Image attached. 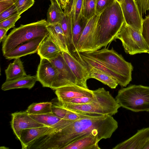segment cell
Returning <instances> with one entry per match:
<instances>
[{
	"instance_id": "cell-22",
	"label": "cell",
	"mask_w": 149,
	"mask_h": 149,
	"mask_svg": "<svg viewBox=\"0 0 149 149\" xmlns=\"http://www.w3.org/2000/svg\"><path fill=\"white\" fill-rule=\"evenodd\" d=\"M100 141L97 136L90 134L74 141L63 149H100L98 144Z\"/></svg>"
},
{
	"instance_id": "cell-43",
	"label": "cell",
	"mask_w": 149,
	"mask_h": 149,
	"mask_svg": "<svg viewBox=\"0 0 149 149\" xmlns=\"http://www.w3.org/2000/svg\"><path fill=\"white\" fill-rule=\"evenodd\" d=\"M60 3L62 9L64 10L68 4L67 0H60Z\"/></svg>"
},
{
	"instance_id": "cell-30",
	"label": "cell",
	"mask_w": 149,
	"mask_h": 149,
	"mask_svg": "<svg viewBox=\"0 0 149 149\" xmlns=\"http://www.w3.org/2000/svg\"><path fill=\"white\" fill-rule=\"evenodd\" d=\"M71 1L70 7L64 12L70 13L72 24L83 17L82 14L83 0H71L69 1Z\"/></svg>"
},
{
	"instance_id": "cell-38",
	"label": "cell",
	"mask_w": 149,
	"mask_h": 149,
	"mask_svg": "<svg viewBox=\"0 0 149 149\" xmlns=\"http://www.w3.org/2000/svg\"><path fill=\"white\" fill-rule=\"evenodd\" d=\"M67 110L57 104H53L52 107V113L56 116L64 119Z\"/></svg>"
},
{
	"instance_id": "cell-12",
	"label": "cell",
	"mask_w": 149,
	"mask_h": 149,
	"mask_svg": "<svg viewBox=\"0 0 149 149\" xmlns=\"http://www.w3.org/2000/svg\"><path fill=\"white\" fill-rule=\"evenodd\" d=\"M11 116V127L18 140L23 130L45 126L32 118L26 111L12 113Z\"/></svg>"
},
{
	"instance_id": "cell-8",
	"label": "cell",
	"mask_w": 149,
	"mask_h": 149,
	"mask_svg": "<svg viewBox=\"0 0 149 149\" xmlns=\"http://www.w3.org/2000/svg\"><path fill=\"white\" fill-rule=\"evenodd\" d=\"M36 75L38 81L43 87L50 88L56 90L67 86L58 69L47 59L40 58Z\"/></svg>"
},
{
	"instance_id": "cell-32",
	"label": "cell",
	"mask_w": 149,
	"mask_h": 149,
	"mask_svg": "<svg viewBox=\"0 0 149 149\" xmlns=\"http://www.w3.org/2000/svg\"><path fill=\"white\" fill-rule=\"evenodd\" d=\"M101 116L102 115L88 113H79L67 110V113L64 119L75 120L82 118Z\"/></svg>"
},
{
	"instance_id": "cell-45",
	"label": "cell",
	"mask_w": 149,
	"mask_h": 149,
	"mask_svg": "<svg viewBox=\"0 0 149 149\" xmlns=\"http://www.w3.org/2000/svg\"><path fill=\"white\" fill-rule=\"evenodd\" d=\"M123 0H116L120 4L121 3Z\"/></svg>"
},
{
	"instance_id": "cell-28",
	"label": "cell",
	"mask_w": 149,
	"mask_h": 149,
	"mask_svg": "<svg viewBox=\"0 0 149 149\" xmlns=\"http://www.w3.org/2000/svg\"><path fill=\"white\" fill-rule=\"evenodd\" d=\"M52 103L51 102L33 103L26 111L29 115H42L52 113Z\"/></svg>"
},
{
	"instance_id": "cell-47",
	"label": "cell",
	"mask_w": 149,
	"mask_h": 149,
	"mask_svg": "<svg viewBox=\"0 0 149 149\" xmlns=\"http://www.w3.org/2000/svg\"><path fill=\"white\" fill-rule=\"evenodd\" d=\"M57 1L58 3H59L60 4V0H56Z\"/></svg>"
},
{
	"instance_id": "cell-11",
	"label": "cell",
	"mask_w": 149,
	"mask_h": 149,
	"mask_svg": "<svg viewBox=\"0 0 149 149\" xmlns=\"http://www.w3.org/2000/svg\"><path fill=\"white\" fill-rule=\"evenodd\" d=\"M63 57L75 77L77 85L88 88L87 81L88 78V72L84 64L81 62L77 55L70 52L62 51Z\"/></svg>"
},
{
	"instance_id": "cell-13",
	"label": "cell",
	"mask_w": 149,
	"mask_h": 149,
	"mask_svg": "<svg viewBox=\"0 0 149 149\" xmlns=\"http://www.w3.org/2000/svg\"><path fill=\"white\" fill-rule=\"evenodd\" d=\"M47 36L32 39L19 45L3 56L6 59L11 60L35 53L37 52L40 44Z\"/></svg>"
},
{
	"instance_id": "cell-33",
	"label": "cell",
	"mask_w": 149,
	"mask_h": 149,
	"mask_svg": "<svg viewBox=\"0 0 149 149\" xmlns=\"http://www.w3.org/2000/svg\"><path fill=\"white\" fill-rule=\"evenodd\" d=\"M34 0H16L15 4L18 13L21 15L34 4Z\"/></svg>"
},
{
	"instance_id": "cell-10",
	"label": "cell",
	"mask_w": 149,
	"mask_h": 149,
	"mask_svg": "<svg viewBox=\"0 0 149 149\" xmlns=\"http://www.w3.org/2000/svg\"><path fill=\"white\" fill-rule=\"evenodd\" d=\"M120 4L125 23L142 33L143 19L136 0H123Z\"/></svg>"
},
{
	"instance_id": "cell-23",
	"label": "cell",
	"mask_w": 149,
	"mask_h": 149,
	"mask_svg": "<svg viewBox=\"0 0 149 149\" xmlns=\"http://www.w3.org/2000/svg\"><path fill=\"white\" fill-rule=\"evenodd\" d=\"M47 29L48 34L62 51L70 52L67 45L65 36L60 23L48 24Z\"/></svg>"
},
{
	"instance_id": "cell-40",
	"label": "cell",
	"mask_w": 149,
	"mask_h": 149,
	"mask_svg": "<svg viewBox=\"0 0 149 149\" xmlns=\"http://www.w3.org/2000/svg\"><path fill=\"white\" fill-rule=\"evenodd\" d=\"M141 15L146 14L149 11V0H136Z\"/></svg>"
},
{
	"instance_id": "cell-14",
	"label": "cell",
	"mask_w": 149,
	"mask_h": 149,
	"mask_svg": "<svg viewBox=\"0 0 149 149\" xmlns=\"http://www.w3.org/2000/svg\"><path fill=\"white\" fill-rule=\"evenodd\" d=\"M149 139V127L138 130L134 135L117 145L113 149H142Z\"/></svg>"
},
{
	"instance_id": "cell-39",
	"label": "cell",
	"mask_w": 149,
	"mask_h": 149,
	"mask_svg": "<svg viewBox=\"0 0 149 149\" xmlns=\"http://www.w3.org/2000/svg\"><path fill=\"white\" fill-rule=\"evenodd\" d=\"M18 13L15 4L0 13V21L5 19L16 14Z\"/></svg>"
},
{
	"instance_id": "cell-19",
	"label": "cell",
	"mask_w": 149,
	"mask_h": 149,
	"mask_svg": "<svg viewBox=\"0 0 149 149\" xmlns=\"http://www.w3.org/2000/svg\"><path fill=\"white\" fill-rule=\"evenodd\" d=\"M50 61L59 72L67 86L77 85L76 78L64 59L62 52L56 58Z\"/></svg>"
},
{
	"instance_id": "cell-26",
	"label": "cell",
	"mask_w": 149,
	"mask_h": 149,
	"mask_svg": "<svg viewBox=\"0 0 149 149\" xmlns=\"http://www.w3.org/2000/svg\"><path fill=\"white\" fill-rule=\"evenodd\" d=\"M60 23L69 50L71 52L72 48V18L70 12H65L61 20Z\"/></svg>"
},
{
	"instance_id": "cell-2",
	"label": "cell",
	"mask_w": 149,
	"mask_h": 149,
	"mask_svg": "<svg viewBox=\"0 0 149 149\" xmlns=\"http://www.w3.org/2000/svg\"><path fill=\"white\" fill-rule=\"evenodd\" d=\"M124 23L120 5L116 1L99 16L95 51L106 47L115 40V36Z\"/></svg>"
},
{
	"instance_id": "cell-42",
	"label": "cell",
	"mask_w": 149,
	"mask_h": 149,
	"mask_svg": "<svg viewBox=\"0 0 149 149\" xmlns=\"http://www.w3.org/2000/svg\"><path fill=\"white\" fill-rule=\"evenodd\" d=\"M8 30V29L0 28V42H3L7 37V33Z\"/></svg>"
},
{
	"instance_id": "cell-27",
	"label": "cell",
	"mask_w": 149,
	"mask_h": 149,
	"mask_svg": "<svg viewBox=\"0 0 149 149\" xmlns=\"http://www.w3.org/2000/svg\"><path fill=\"white\" fill-rule=\"evenodd\" d=\"M51 4L47 13L48 24H52L60 23L65 14L60 4L56 0H50Z\"/></svg>"
},
{
	"instance_id": "cell-41",
	"label": "cell",
	"mask_w": 149,
	"mask_h": 149,
	"mask_svg": "<svg viewBox=\"0 0 149 149\" xmlns=\"http://www.w3.org/2000/svg\"><path fill=\"white\" fill-rule=\"evenodd\" d=\"M16 0H10L0 2V13L14 5Z\"/></svg>"
},
{
	"instance_id": "cell-24",
	"label": "cell",
	"mask_w": 149,
	"mask_h": 149,
	"mask_svg": "<svg viewBox=\"0 0 149 149\" xmlns=\"http://www.w3.org/2000/svg\"><path fill=\"white\" fill-rule=\"evenodd\" d=\"M83 63L86 66L88 71L89 79H95L112 89L116 88L119 84L118 81L110 75L98 69Z\"/></svg>"
},
{
	"instance_id": "cell-44",
	"label": "cell",
	"mask_w": 149,
	"mask_h": 149,
	"mask_svg": "<svg viewBox=\"0 0 149 149\" xmlns=\"http://www.w3.org/2000/svg\"><path fill=\"white\" fill-rule=\"evenodd\" d=\"M142 149H149V139L146 142Z\"/></svg>"
},
{
	"instance_id": "cell-36",
	"label": "cell",
	"mask_w": 149,
	"mask_h": 149,
	"mask_svg": "<svg viewBox=\"0 0 149 149\" xmlns=\"http://www.w3.org/2000/svg\"><path fill=\"white\" fill-rule=\"evenodd\" d=\"M116 0H97L95 15H99L107 8L113 4Z\"/></svg>"
},
{
	"instance_id": "cell-9",
	"label": "cell",
	"mask_w": 149,
	"mask_h": 149,
	"mask_svg": "<svg viewBox=\"0 0 149 149\" xmlns=\"http://www.w3.org/2000/svg\"><path fill=\"white\" fill-rule=\"evenodd\" d=\"M98 17L95 15L88 20L78 41L75 53L95 51Z\"/></svg>"
},
{
	"instance_id": "cell-31",
	"label": "cell",
	"mask_w": 149,
	"mask_h": 149,
	"mask_svg": "<svg viewBox=\"0 0 149 149\" xmlns=\"http://www.w3.org/2000/svg\"><path fill=\"white\" fill-rule=\"evenodd\" d=\"M97 0H83L82 14L88 20L95 15Z\"/></svg>"
},
{
	"instance_id": "cell-35",
	"label": "cell",
	"mask_w": 149,
	"mask_h": 149,
	"mask_svg": "<svg viewBox=\"0 0 149 149\" xmlns=\"http://www.w3.org/2000/svg\"><path fill=\"white\" fill-rule=\"evenodd\" d=\"M94 96L92 97H81L64 100L59 102L69 104H80L88 103L93 100Z\"/></svg>"
},
{
	"instance_id": "cell-3",
	"label": "cell",
	"mask_w": 149,
	"mask_h": 149,
	"mask_svg": "<svg viewBox=\"0 0 149 149\" xmlns=\"http://www.w3.org/2000/svg\"><path fill=\"white\" fill-rule=\"evenodd\" d=\"M94 99L88 103L72 104L58 101L56 104L69 110L79 113H88L113 116L120 107L116 99L103 88L93 91Z\"/></svg>"
},
{
	"instance_id": "cell-18",
	"label": "cell",
	"mask_w": 149,
	"mask_h": 149,
	"mask_svg": "<svg viewBox=\"0 0 149 149\" xmlns=\"http://www.w3.org/2000/svg\"><path fill=\"white\" fill-rule=\"evenodd\" d=\"M62 52L48 34L40 44L37 52L40 58L51 61L56 58Z\"/></svg>"
},
{
	"instance_id": "cell-34",
	"label": "cell",
	"mask_w": 149,
	"mask_h": 149,
	"mask_svg": "<svg viewBox=\"0 0 149 149\" xmlns=\"http://www.w3.org/2000/svg\"><path fill=\"white\" fill-rule=\"evenodd\" d=\"M20 15L17 13L0 21V28L9 29L15 26L16 22L20 18Z\"/></svg>"
},
{
	"instance_id": "cell-21",
	"label": "cell",
	"mask_w": 149,
	"mask_h": 149,
	"mask_svg": "<svg viewBox=\"0 0 149 149\" xmlns=\"http://www.w3.org/2000/svg\"><path fill=\"white\" fill-rule=\"evenodd\" d=\"M38 81L36 75H26L17 79L6 81L1 87L2 90L6 91L18 88H27L30 89Z\"/></svg>"
},
{
	"instance_id": "cell-6",
	"label": "cell",
	"mask_w": 149,
	"mask_h": 149,
	"mask_svg": "<svg viewBox=\"0 0 149 149\" xmlns=\"http://www.w3.org/2000/svg\"><path fill=\"white\" fill-rule=\"evenodd\" d=\"M84 53L99 61L123 77L128 84L131 81L133 69L132 64L113 48L109 49L105 47L100 50Z\"/></svg>"
},
{
	"instance_id": "cell-16",
	"label": "cell",
	"mask_w": 149,
	"mask_h": 149,
	"mask_svg": "<svg viewBox=\"0 0 149 149\" xmlns=\"http://www.w3.org/2000/svg\"><path fill=\"white\" fill-rule=\"evenodd\" d=\"M81 61L84 63L110 75L114 78L118 84L123 87H126L128 84L121 76L109 68L97 59L91 57L84 52L79 53Z\"/></svg>"
},
{
	"instance_id": "cell-48",
	"label": "cell",
	"mask_w": 149,
	"mask_h": 149,
	"mask_svg": "<svg viewBox=\"0 0 149 149\" xmlns=\"http://www.w3.org/2000/svg\"><path fill=\"white\" fill-rule=\"evenodd\" d=\"M69 1H70V0H67V2H68V3H69Z\"/></svg>"
},
{
	"instance_id": "cell-17",
	"label": "cell",
	"mask_w": 149,
	"mask_h": 149,
	"mask_svg": "<svg viewBox=\"0 0 149 149\" xmlns=\"http://www.w3.org/2000/svg\"><path fill=\"white\" fill-rule=\"evenodd\" d=\"M51 128H52L45 126L23 130L19 139L22 149H27L30 145L46 134Z\"/></svg>"
},
{
	"instance_id": "cell-5",
	"label": "cell",
	"mask_w": 149,
	"mask_h": 149,
	"mask_svg": "<svg viewBox=\"0 0 149 149\" xmlns=\"http://www.w3.org/2000/svg\"><path fill=\"white\" fill-rule=\"evenodd\" d=\"M115 99L120 107L132 111L149 112V86L132 85L122 88Z\"/></svg>"
},
{
	"instance_id": "cell-7",
	"label": "cell",
	"mask_w": 149,
	"mask_h": 149,
	"mask_svg": "<svg viewBox=\"0 0 149 149\" xmlns=\"http://www.w3.org/2000/svg\"><path fill=\"white\" fill-rule=\"evenodd\" d=\"M121 42L124 51L127 54L134 55L148 53L149 47L141 33L124 23L115 37Z\"/></svg>"
},
{
	"instance_id": "cell-15",
	"label": "cell",
	"mask_w": 149,
	"mask_h": 149,
	"mask_svg": "<svg viewBox=\"0 0 149 149\" xmlns=\"http://www.w3.org/2000/svg\"><path fill=\"white\" fill-rule=\"evenodd\" d=\"M55 91L58 100L59 101L76 97H93V90L76 85L64 86Z\"/></svg>"
},
{
	"instance_id": "cell-4",
	"label": "cell",
	"mask_w": 149,
	"mask_h": 149,
	"mask_svg": "<svg viewBox=\"0 0 149 149\" xmlns=\"http://www.w3.org/2000/svg\"><path fill=\"white\" fill-rule=\"evenodd\" d=\"M48 24L45 19H42L29 24H21L19 27L13 29L3 42V55L32 39L47 36Z\"/></svg>"
},
{
	"instance_id": "cell-20",
	"label": "cell",
	"mask_w": 149,
	"mask_h": 149,
	"mask_svg": "<svg viewBox=\"0 0 149 149\" xmlns=\"http://www.w3.org/2000/svg\"><path fill=\"white\" fill-rule=\"evenodd\" d=\"M29 115L39 123L56 130L62 129L74 121L60 118L52 113L42 115Z\"/></svg>"
},
{
	"instance_id": "cell-37",
	"label": "cell",
	"mask_w": 149,
	"mask_h": 149,
	"mask_svg": "<svg viewBox=\"0 0 149 149\" xmlns=\"http://www.w3.org/2000/svg\"><path fill=\"white\" fill-rule=\"evenodd\" d=\"M142 34L149 47V15L143 19Z\"/></svg>"
},
{
	"instance_id": "cell-29",
	"label": "cell",
	"mask_w": 149,
	"mask_h": 149,
	"mask_svg": "<svg viewBox=\"0 0 149 149\" xmlns=\"http://www.w3.org/2000/svg\"><path fill=\"white\" fill-rule=\"evenodd\" d=\"M88 20L83 17L72 24V48L71 53H75L78 41Z\"/></svg>"
},
{
	"instance_id": "cell-1",
	"label": "cell",
	"mask_w": 149,
	"mask_h": 149,
	"mask_svg": "<svg viewBox=\"0 0 149 149\" xmlns=\"http://www.w3.org/2000/svg\"><path fill=\"white\" fill-rule=\"evenodd\" d=\"M118 127L112 116H101L73 121L63 128L53 129L38 140L40 149H63L66 146L90 134L100 140L111 138Z\"/></svg>"
},
{
	"instance_id": "cell-25",
	"label": "cell",
	"mask_w": 149,
	"mask_h": 149,
	"mask_svg": "<svg viewBox=\"0 0 149 149\" xmlns=\"http://www.w3.org/2000/svg\"><path fill=\"white\" fill-rule=\"evenodd\" d=\"M12 63L9 64L5 70L6 81H10L27 75L25 71L23 62L20 58L14 59Z\"/></svg>"
},
{
	"instance_id": "cell-46",
	"label": "cell",
	"mask_w": 149,
	"mask_h": 149,
	"mask_svg": "<svg viewBox=\"0 0 149 149\" xmlns=\"http://www.w3.org/2000/svg\"><path fill=\"white\" fill-rule=\"evenodd\" d=\"M10 0H0V2L4 1H7Z\"/></svg>"
}]
</instances>
